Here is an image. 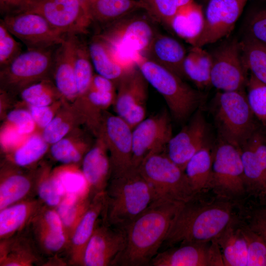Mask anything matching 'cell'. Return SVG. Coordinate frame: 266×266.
<instances>
[{"mask_svg": "<svg viewBox=\"0 0 266 266\" xmlns=\"http://www.w3.org/2000/svg\"><path fill=\"white\" fill-rule=\"evenodd\" d=\"M183 203L154 200L125 229L126 242L116 266H150Z\"/></svg>", "mask_w": 266, "mask_h": 266, "instance_id": "obj_1", "label": "cell"}, {"mask_svg": "<svg viewBox=\"0 0 266 266\" xmlns=\"http://www.w3.org/2000/svg\"><path fill=\"white\" fill-rule=\"evenodd\" d=\"M197 195L183 203L175 216L163 244L172 246L188 242H209L233 221L231 200L200 201Z\"/></svg>", "mask_w": 266, "mask_h": 266, "instance_id": "obj_2", "label": "cell"}, {"mask_svg": "<svg viewBox=\"0 0 266 266\" xmlns=\"http://www.w3.org/2000/svg\"><path fill=\"white\" fill-rule=\"evenodd\" d=\"M154 200L151 188L138 167L111 178L105 191L102 218L125 230Z\"/></svg>", "mask_w": 266, "mask_h": 266, "instance_id": "obj_3", "label": "cell"}, {"mask_svg": "<svg viewBox=\"0 0 266 266\" xmlns=\"http://www.w3.org/2000/svg\"><path fill=\"white\" fill-rule=\"evenodd\" d=\"M134 63L148 84L163 97L175 121L184 122L200 108L203 94L184 79L141 54L136 56Z\"/></svg>", "mask_w": 266, "mask_h": 266, "instance_id": "obj_4", "label": "cell"}, {"mask_svg": "<svg viewBox=\"0 0 266 266\" xmlns=\"http://www.w3.org/2000/svg\"><path fill=\"white\" fill-rule=\"evenodd\" d=\"M138 11L103 27L99 34L117 60L128 67L136 65V56L146 51L157 33L148 14L140 15Z\"/></svg>", "mask_w": 266, "mask_h": 266, "instance_id": "obj_5", "label": "cell"}, {"mask_svg": "<svg viewBox=\"0 0 266 266\" xmlns=\"http://www.w3.org/2000/svg\"><path fill=\"white\" fill-rule=\"evenodd\" d=\"M212 110L219 138L239 148L261 125L245 90L217 93Z\"/></svg>", "mask_w": 266, "mask_h": 266, "instance_id": "obj_6", "label": "cell"}, {"mask_svg": "<svg viewBox=\"0 0 266 266\" xmlns=\"http://www.w3.org/2000/svg\"><path fill=\"white\" fill-rule=\"evenodd\" d=\"M138 168L150 186L154 200L185 203L198 195L184 170L171 160L165 151L149 155Z\"/></svg>", "mask_w": 266, "mask_h": 266, "instance_id": "obj_7", "label": "cell"}, {"mask_svg": "<svg viewBox=\"0 0 266 266\" xmlns=\"http://www.w3.org/2000/svg\"><path fill=\"white\" fill-rule=\"evenodd\" d=\"M212 151L209 189L220 198L231 201L243 197L247 192L239 148L219 138Z\"/></svg>", "mask_w": 266, "mask_h": 266, "instance_id": "obj_8", "label": "cell"}, {"mask_svg": "<svg viewBox=\"0 0 266 266\" xmlns=\"http://www.w3.org/2000/svg\"><path fill=\"white\" fill-rule=\"evenodd\" d=\"M23 11L42 16L65 34H85L92 22L83 0H29Z\"/></svg>", "mask_w": 266, "mask_h": 266, "instance_id": "obj_9", "label": "cell"}, {"mask_svg": "<svg viewBox=\"0 0 266 266\" xmlns=\"http://www.w3.org/2000/svg\"><path fill=\"white\" fill-rule=\"evenodd\" d=\"M0 21L28 49L58 46L66 35L55 29L42 16L31 11L7 14Z\"/></svg>", "mask_w": 266, "mask_h": 266, "instance_id": "obj_10", "label": "cell"}, {"mask_svg": "<svg viewBox=\"0 0 266 266\" xmlns=\"http://www.w3.org/2000/svg\"><path fill=\"white\" fill-rule=\"evenodd\" d=\"M210 54L211 85L224 92L245 90L248 70L242 61L240 42L228 41Z\"/></svg>", "mask_w": 266, "mask_h": 266, "instance_id": "obj_11", "label": "cell"}, {"mask_svg": "<svg viewBox=\"0 0 266 266\" xmlns=\"http://www.w3.org/2000/svg\"><path fill=\"white\" fill-rule=\"evenodd\" d=\"M148 83L136 66L127 71L117 85L116 114L133 129L146 117Z\"/></svg>", "mask_w": 266, "mask_h": 266, "instance_id": "obj_12", "label": "cell"}, {"mask_svg": "<svg viewBox=\"0 0 266 266\" xmlns=\"http://www.w3.org/2000/svg\"><path fill=\"white\" fill-rule=\"evenodd\" d=\"M30 228L47 264L66 265L64 255L67 241L61 219L55 208L44 205L32 220Z\"/></svg>", "mask_w": 266, "mask_h": 266, "instance_id": "obj_13", "label": "cell"}, {"mask_svg": "<svg viewBox=\"0 0 266 266\" xmlns=\"http://www.w3.org/2000/svg\"><path fill=\"white\" fill-rule=\"evenodd\" d=\"M171 116L166 109L146 118L133 129V166L149 155L166 151L172 136Z\"/></svg>", "mask_w": 266, "mask_h": 266, "instance_id": "obj_14", "label": "cell"}, {"mask_svg": "<svg viewBox=\"0 0 266 266\" xmlns=\"http://www.w3.org/2000/svg\"><path fill=\"white\" fill-rule=\"evenodd\" d=\"M247 194L266 198V129L261 125L239 147Z\"/></svg>", "mask_w": 266, "mask_h": 266, "instance_id": "obj_15", "label": "cell"}, {"mask_svg": "<svg viewBox=\"0 0 266 266\" xmlns=\"http://www.w3.org/2000/svg\"><path fill=\"white\" fill-rule=\"evenodd\" d=\"M126 242L125 230L110 225L101 217L86 247L83 266H116Z\"/></svg>", "mask_w": 266, "mask_h": 266, "instance_id": "obj_16", "label": "cell"}, {"mask_svg": "<svg viewBox=\"0 0 266 266\" xmlns=\"http://www.w3.org/2000/svg\"><path fill=\"white\" fill-rule=\"evenodd\" d=\"M248 0H208L202 32L194 46L217 42L233 30Z\"/></svg>", "mask_w": 266, "mask_h": 266, "instance_id": "obj_17", "label": "cell"}, {"mask_svg": "<svg viewBox=\"0 0 266 266\" xmlns=\"http://www.w3.org/2000/svg\"><path fill=\"white\" fill-rule=\"evenodd\" d=\"M159 252L152 260V266H224L216 239L209 242H188Z\"/></svg>", "mask_w": 266, "mask_h": 266, "instance_id": "obj_18", "label": "cell"}, {"mask_svg": "<svg viewBox=\"0 0 266 266\" xmlns=\"http://www.w3.org/2000/svg\"><path fill=\"white\" fill-rule=\"evenodd\" d=\"M104 140L110 151L111 178L133 166V129L117 115H109L103 125Z\"/></svg>", "mask_w": 266, "mask_h": 266, "instance_id": "obj_19", "label": "cell"}, {"mask_svg": "<svg viewBox=\"0 0 266 266\" xmlns=\"http://www.w3.org/2000/svg\"><path fill=\"white\" fill-rule=\"evenodd\" d=\"M207 133V124L199 108L189 123L172 136L165 152L171 160L184 170L189 161L208 144Z\"/></svg>", "mask_w": 266, "mask_h": 266, "instance_id": "obj_20", "label": "cell"}, {"mask_svg": "<svg viewBox=\"0 0 266 266\" xmlns=\"http://www.w3.org/2000/svg\"><path fill=\"white\" fill-rule=\"evenodd\" d=\"M55 47L22 52L2 67V74L8 83L19 85L42 77L53 66Z\"/></svg>", "mask_w": 266, "mask_h": 266, "instance_id": "obj_21", "label": "cell"}, {"mask_svg": "<svg viewBox=\"0 0 266 266\" xmlns=\"http://www.w3.org/2000/svg\"><path fill=\"white\" fill-rule=\"evenodd\" d=\"M104 203L105 192L93 197L67 243L64 255L66 265L83 266L86 247L101 217Z\"/></svg>", "mask_w": 266, "mask_h": 266, "instance_id": "obj_22", "label": "cell"}, {"mask_svg": "<svg viewBox=\"0 0 266 266\" xmlns=\"http://www.w3.org/2000/svg\"><path fill=\"white\" fill-rule=\"evenodd\" d=\"M33 238L30 226L16 234L0 239V266L46 265Z\"/></svg>", "mask_w": 266, "mask_h": 266, "instance_id": "obj_23", "label": "cell"}, {"mask_svg": "<svg viewBox=\"0 0 266 266\" xmlns=\"http://www.w3.org/2000/svg\"><path fill=\"white\" fill-rule=\"evenodd\" d=\"M104 139L85 154L82 161V173L90 195L103 193L107 187L111 170L109 157Z\"/></svg>", "mask_w": 266, "mask_h": 266, "instance_id": "obj_24", "label": "cell"}, {"mask_svg": "<svg viewBox=\"0 0 266 266\" xmlns=\"http://www.w3.org/2000/svg\"><path fill=\"white\" fill-rule=\"evenodd\" d=\"M44 206L37 197H33L0 209V239L9 238L28 228Z\"/></svg>", "mask_w": 266, "mask_h": 266, "instance_id": "obj_25", "label": "cell"}, {"mask_svg": "<svg viewBox=\"0 0 266 266\" xmlns=\"http://www.w3.org/2000/svg\"><path fill=\"white\" fill-rule=\"evenodd\" d=\"M187 54L178 40L157 33L142 55L185 79L183 66Z\"/></svg>", "mask_w": 266, "mask_h": 266, "instance_id": "obj_26", "label": "cell"}, {"mask_svg": "<svg viewBox=\"0 0 266 266\" xmlns=\"http://www.w3.org/2000/svg\"><path fill=\"white\" fill-rule=\"evenodd\" d=\"M56 87L62 95L72 99L78 95L74 74L71 34L55 50L53 66Z\"/></svg>", "mask_w": 266, "mask_h": 266, "instance_id": "obj_27", "label": "cell"}, {"mask_svg": "<svg viewBox=\"0 0 266 266\" xmlns=\"http://www.w3.org/2000/svg\"><path fill=\"white\" fill-rule=\"evenodd\" d=\"M92 22L102 27L138 11L144 10L140 0H85Z\"/></svg>", "mask_w": 266, "mask_h": 266, "instance_id": "obj_28", "label": "cell"}, {"mask_svg": "<svg viewBox=\"0 0 266 266\" xmlns=\"http://www.w3.org/2000/svg\"><path fill=\"white\" fill-rule=\"evenodd\" d=\"M88 46L93 67L97 74L112 81L117 87L123 76L133 67L129 68L120 63L108 43L99 34L93 37Z\"/></svg>", "mask_w": 266, "mask_h": 266, "instance_id": "obj_29", "label": "cell"}, {"mask_svg": "<svg viewBox=\"0 0 266 266\" xmlns=\"http://www.w3.org/2000/svg\"><path fill=\"white\" fill-rule=\"evenodd\" d=\"M216 239L225 266H247V243L241 224L235 218Z\"/></svg>", "mask_w": 266, "mask_h": 266, "instance_id": "obj_30", "label": "cell"}, {"mask_svg": "<svg viewBox=\"0 0 266 266\" xmlns=\"http://www.w3.org/2000/svg\"><path fill=\"white\" fill-rule=\"evenodd\" d=\"M204 23L201 6L193 0L177 13L168 27L178 36L194 46L202 32Z\"/></svg>", "mask_w": 266, "mask_h": 266, "instance_id": "obj_31", "label": "cell"}, {"mask_svg": "<svg viewBox=\"0 0 266 266\" xmlns=\"http://www.w3.org/2000/svg\"><path fill=\"white\" fill-rule=\"evenodd\" d=\"M37 181L38 179L33 180L19 173L1 177L0 210L20 201L36 197Z\"/></svg>", "mask_w": 266, "mask_h": 266, "instance_id": "obj_32", "label": "cell"}, {"mask_svg": "<svg viewBox=\"0 0 266 266\" xmlns=\"http://www.w3.org/2000/svg\"><path fill=\"white\" fill-rule=\"evenodd\" d=\"M93 197L89 190L81 194H66L56 208L61 219L67 243Z\"/></svg>", "mask_w": 266, "mask_h": 266, "instance_id": "obj_33", "label": "cell"}, {"mask_svg": "<svg viewBox=\"0 0 266 266\" xmlns=\"http://www.w3.org/2000/svg\"><path fill=\"white\" fill-rule=\"evenodd\" d=\"M183 68L185 78L199 89L211 85L212 58L210 53L202 47L192 46L185 58Z\"/></svg>", "mask_w": 266, "mask_h": 266, "instance_id": "obj_34", "label": "cell"}, {"mask_svg": "<svg viewBox=\"0 0 266 266\" xmlns=\"http://www.w3.org/2000/svg\"><path fill=\"white\" fill-rule=\"evenodd\" d=\"M212 149L208 144L203 147L189 161L185 167V174L196 194L209 189L212 174Z\"/></svg>", "mask_w": 266, "mask_h": 266, "instance_id": "obj_35", "label": "cell"}, {"mask_svg": "<svg viewBox=\"0 0 266 266\" xmlns=\"http://www.w3.org/2000/svg\"><path fill=\"white\" fill-rule=\"evenodd\" d=\"M77 34H71L74 74L78 95H84L89 90L94 76L93 66L88 46Z\"/></svg>", "mask_w": 266, "mask_h": 266, "instance_id": "obj_36", "label": "cell"}, {"mask_svg": "<svg viewBox=\"0 0 266 266\" xmlns=\"http://www.w3.org/2000/svg\"><path fill=\"white\" fill-rule=\"evenodd\" d=\"M240 45L244 65L251 74L266 84V44L247 34Z\"/></svg>", "mask_w": 266, "mask_h": 266, "instance_id": "obj_37", "label": "cell"}, {"mask_svg": "<svg viewBox=\"0 0 266 266\" xmlns=\"http://www.w3.org/2000/svg\"><path fill=\"white\" fill-rule=\"evenodd\" d=\"M144 11L154 21L168 26L172 18L194 0H140Z\"/></svg>", "mask_w": 266, "mask_h": 266, "instance_id": "obj_38", "label": "cell"}, {"mask_svg": "<svg viewBox=\"0 0 266 266\" xmlns=\"http://www.w3.org/2000/svg\"><path fill=\"white\" fill-rule=\"evenodd\" d=\"M246 88L251 109L259 122L266 129V84L250 74Z\"/></svg>", "mask_w": 266, "mask_h": 266, "instance_id": "obj_39", "label": "cell"}, {"mask_svg": "<svg viewBox=\"0 0 266 266\" xmlns=\"http://www.w3.org/2000/svg\"><path fill=\"white\" fill-rule=\"evenodd\" d=\"M247 246V266H266V243L263 238L247 225L241 224Z\"/></svg>", "mask_w": 266, "mask_h": 266, "instance_id": "obj_40", "label": "cell"}, {"mask_svg": "<svg viewBox=\"0 0 266 266\" xmlns=\"http://www.w3.org/2000/svg\"><path fill=\"white\" fill-rule=\"evenodd\" d=\"M47 149V142L43 138L37 135L33 136L15 152L14 161L18 166H28L39 159Z\"/></svg>", "mask_w": 266, "mask_h": 266, "instance_id": "obj_41", "label": "cell"}, {"mask_svg": "<svg viewBox=\"0 0 266 266\" xmlns=\"http://www.w3.org/2000/svg\"><path fill=\"white\" fill-rule=\"evenodd\" d=\"M64 196L54 175L38 179L36 197L44 205L56 208Z\"/></svg>", "mask_w": 266, "mask_h": 266, "instance_id": "obj_42", "label": "cell"}, {"mask_svg": "<svg viewBox=\"0 0 266 266\" xmlns=\"http://www.w3.org/2000/svg\"><path fill=\"white\" fill-rule=\"evenodd\" d=\"M22 45L0 22V65L3 67L22 52Z\"/></svg>", "mask_w": 266, "mask_h": 266, "instance_id": "obj_43", "label": "cell"}, {"mask_svg": "<svg viewBox=\"0 0 266 266\" xmlns=\"http://www.w3.org/2000/svg\"><path fill=\"white\" fill-rule=\"evenodd\" d=\"M66 194H81L88 190L82 173L71 170H62L54 174Z\"/></svg>", "mask_w": 266, "mask_h": 266, "instance_id": "obj_44", "label": "cell"}, {"mask_svg": "<svg viewBox=\"0 0 266 266\" xmlns=\"http://www.w3.org/2000/svg\"><path fill=\"white\" fill-rule=\"evenodd\" d=\"M52 89L44 83H35L24 89L23 99L33 106H46L52 102Z\"/></svg>", "mask_w": 266, "mask_h": 266, "instance_id": "obj_45", "label": "cell"}, {"mask_svg": "<svg viewBox=\"0 0 266 266\" xmlns=\"http://www.w3.org/2000/svg\"><path fill=\"white\" fill-rule=\"evenodd\" d=\"M52 156L64 164L75 163L81 159V154L67 139H62L54 143L51 148Z\"/></svg>", "mask_w": 266, "mask_h": 266, "instance_id": "obj_46", "label": "cell"}, {"mask_svg": "<svg viewBox=\"0 0 266 266\" xmlns=\"http://www.w3.org/2000/svg\"><path fill=\"white\" fill-rule=\"evenodd\" d=\"M248 31L249 35L266 44V9L253 15L249 21Z\"/></svg>", "mask_w": 266, "mask_h": 266, "instance_id": "obj_47", "label": "cell"}, {"mask_svg": "<svg viewBox=\"0 0 266 266\" xmlns=\"http://www.w3.org/2000/svg\"><path fill=\"white\" fill-rule=\"evenodd\" d=\"M8 119L16 126L20 134L31 133L34 128V121L29 112L24 110H15L7 115Z\"/></svg>", "mask_w": 266, "mask_h": 266, "instance_id": "obj_48", "label": "cell"}, {"mask_svg": "<svg viewBox=\"0 0 266 266\" xmlns=\"http://www.w3.org/2000/svg\"><path fill=\"white\" fill-rule=\"evenodd\" d=\"M69 128L61 118H55L45 127L43 138L47 143L54 144L63 139Z\"/></svg>", "mask_w": 266, "mask_h": 266, "instance_id": "obj_49", "label": "cell"}, {"mask_svg": "<svg viewBox=\"0 0 266 266\" xmlns=\"http://www.w3.org/2000/svg\"><path fill=\"white\" fill-rule=\"evenodd\" d=\"M85 95L91 106L97 109L106 108L110 104H114L116 93L103 92L89 88Z\"/></svg>", "mask_w": 266, "mask_h": 266, "instance_id": "obj_50", "label": "cell"}, {"mask_svg": "<svg viewBox=\"0 0 266 266\" xmlns=\"http://www.w3.org/2000/svg\"><path fill=\"white\" fill-rule=\"evenodd\" d=\"M247 225L258 233L266 243V204L254 209L249 215Z\"/></svg>", "mask_w": 266, "mask_h": 266, "instance_id": "obj_51", "label": "cell"}, {"mask_svg": "<svg viewBox=\"0 0 266 266\" xmlns=\"http://www.w3.org/2000/svg\"><path fill=\"white\" fill-rule=\"evenodd\" d=\"M31 114L34 122L41 127H45L53 119V113L46 106H31Z\"/></svg>", "mask_w": 266, "mask_h": 266, "instance_id": "obj_52", "label": "cell"}, {"mask_svg": "<svg viewBox=\"0 0 266 266\" xmlns=\"http://www.w3.org/2000/svg\"><path fill=\"white\" fill-rule=\"evenodd\" d=\"M89 88L103 92H115L117 87L112 81L97 74L94 75Z\"/></svg>", "mask_w": 266, "mask_h": 266, "instance_id": "obj_53", "label": "cell"}, {"mask_svg": "<svg viewBox=\"0 0 266 266\" xmlns=\"http://www.w3.org/2000/svg\"><path fill=\"white\" fill-rule=\"evenodd\" d=\"M29 0H0V10L5 15L20 11Z\"/></svg>", "mask_w": 266, "mask_h": 266, "instance_id": "obj_54", "label": "cell"}, {"mask_svg": "<svg viewBox=\"0 0 266 266\" xmlns=\"http://www.w3.org/2000/svg\"><path fill=\"white\" fill-rule=\"evenodd\" d=\"M264 202L265 204H266V198L265 200H264Z\"/></svg>", "mask_w": 266, "mask_h": 266, "instance_id": "obj_55", "label": "cell"}, {"mask_svg": "<svg viewBox=\"0 0 266 266\" xmlns=\"http://www.w3.org/2000/svg\"><path fill=\"white\" fill-rule=\"evenodd\" d=\"M84 1L85 0H83Z\"/></svg>", "mask_w": 266, "mask_h": 266, "instance_id": "obj_56", "label": "cell"}]
</instances>
